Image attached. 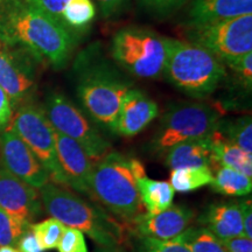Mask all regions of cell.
<instances>
[{
    "label": "cell",
    "instance_id": "8d00e7d4",
    "mask_svg": "<svg viewBox=\"0 0 252 252\" xmlns=\"http://www.w3.org/2000/svg\"><path fill=\"white\" fill-rule=\"evenodd\" d=\"M12 116H13V108H12L11 102L5 91L0 88V130L7 127Z\"/></svg>",
    "mask_w": 252,
    "mask_h": 252
},
{
    "label": "cell",
    "instance_id": "6da1fadb",
    "mask_svg": "<svg viewBox=\"0 0 252 252\" xmlns=\"http://www.w3.org/2000/svg\"><path fill=\"white\" fill-rule=\"evenodd\" d=\"M77 36L25 0H6L0 7V42L26 50L39 63L64 68L77 45Z\"/></svg>",
    "mask_w": 252,
    "mask_h": 252
},
{
    "label": "cell",
    "instance_id": "9a60e30c",
    "mask_svg": "<svg viewBox=\"0 0 252 252\" xmlns=\"http://www.w3.org/2000/svg\"><path fill=\"white\" fill-rule=\"evenodd\" d=\"M0 208L32 224L42 212V202L36 188L0 166Z\"/></svg>",
    "mask_w": 252,
    "mask_h": 252
},
{
    "label": "cell",
    "instance_id": "30bf717a",
    "mask_svg": "<svg viewBox=\"0 0 252 252\" xmlns=\"http://www.w3.org/2000/svg\"><path fill=\"white\" fill-rule=\"evenodd\" d=\"M188 41L202 46L223 63L252 53V14L189 28Z\"/></svg>",
    "mask_w": 252,
    "mask_h": 252
},
{
    "label": "cell",
    "instance_id": "52a82bcc",
    "mask_svg": "<svg viewBox=\"0 0 252 252\" xmlns=\"http://www.w3.org/2000/svg\"><path fill=\"white\" fill-rule=\"evenodd\" d=\"M222 118V112L206 103L181 102L173 104L160 119L153 135L152 150L162 154L186 140L213 135Z\"/></svg>",
    "mask_w": 252,
    "mask_h": 252
},
{
    "label": "cell",
    "instance_id": "603a6c76",
    "mask_svg": "<svg viewBox=\"0 0 252 252\" xmlns=\"http://www.w3.org/2000/svg\"><path fill=\"white\" fill-rule=\"evenodd\" d=\"M96 6L93 0H70L63 9L61 23L80 35L81 32L87 31L96 18Z\"/></svg>",
    "mask_w": 252,
    "mask_h": 252
},
{
    "label": "cell",
    "instance_id": "ffe728a7",
    "mask_svg": "<svg viewBox=\"0 0 252 252\" xmlns=\"http://www.w3.org/2000/svg\"><path fill=\"white\" fill-rule=\"evenodd\" d=\"M166 165L169 169L202 168L212 166V135L201 139L186 140L166 152Z\"/></svg>",
    "mask_w": 252,
    "mask_h": 252
},
{
    "label": "cell",
    "instance_id": "7402d4cb",
    "mask_svg": "<svg viewBox=\"0 0 252 252\" xmlns=\"http://www.w3.org/2000/svg\"><path fill=\"white\" fill-rule=\"evenodd\" d=\"M212 172L210 185L217 193L226 196H244L251 193L252 180L249 176L223 166H214Z\"/></svg>",
    "mask_w": 252,
    "mask_h": 252
},
{
    "label": "cell",
    "instance_id": "4316f807",
    "mask_svg": "<svg viewBox=\"0 0 252 252\" xmlns=\"http://www.w3.org/2000/svg\"><path fill=\"white\" fill-rule=\"evenodd\" d=\"M31 223L11 215L0 208V247L11 245L13 247L18 243L19 238L28 229H31Z\"/></svg>",
    "mask_w": 252,
    "mask_h": 252
},
{
    "label": "cell",
    "instance_id": "1f68e13d",
    "mask_svg": "<svg viewBox=\"0 0 252 252\" xmlns=\"http://www.w3.org/2000/svg\"><path fill=\"white\" fill-rule=\"evenodd\" d=\"M234 71L235 76L237 77L238 83L244 89L250 91L252 87V53L245 54L242 58H238L232 61L224 63Z\"/></svg>",
    "mask_w": 252,
    "mask_h": 252
},
{
    "label": "cell",
    "instance_id": "5b68a950",
    "mask_svg": "<svg viewBox=\"0 0 252 252\" xmlns=\"http://www.w3.org/2000/svg\"><path fill=\"white\" fill-rule=\"evenodd\" d=\"M131 160L122 153H108L94 165L90 180L91 197L126 223L145 210Z\"/></svg>",
    "mask_w": 252,
    "mask_h": 252
},
{
    "label": "cell",
    "instance_id": "e575fe53",
    "mask_svg": "<svg viewBox=\"0 0 252 252\" xmlns=\"http://www.w3.org/2000/svg\"><path fill=\"white\" fill-rule=\"evenodd\" d=\"M226 252H252V239L241 235L222 241Z\"/></svg>",
    "mask_w": 252,
    "mask_h": 252
},
{
    "label": "cell",
    "instance_id": "d6a6232c",
    "mask_svg": "<svg viewBox=\"0 0 252 252\" xmlns=\"http://www.w3.org/2000/svg\"><path fill=\"white\" fill-rule=\"evenodd\" d=\"M70 0H25L28 5L61 23L63 9ZM62 24V23H61Z\"/></svg>",
    "mask_w": 252,
    "mask_h": 252
},
{
    "label": "cell",
    "instance_id": "4fadbf2b",
    "mask_svg": "<svg viewBox=\"0 0 252 252\" xmlns=\"http://www.w3.org/2000/svg\"><path fill=\"white\" fill-rule=\"evenodd\" d=\"M195 212L186 206H171L158 214L143 213L127 223L132 235L168 241L189 228Z\"/></svg>",
    "mask_w": 252,
    "mask_h": 252
},
{
    "label": "cell",
    "instance_id": "3957f363",
    "mask_svg": "<svg viewBox=\"0 0 252 252\" xmlns=\"http://www.w3.org/2000/svg\"><path fill=\"white\" fill-rule=\"evenodd\" d=\"M40 198L53 219L87 234L99 247H118L124 242L122 224L68 187L48 182L40 188Z\"/></svg>",
    "mask_w": 252,
    "mask_h": 252
},
{
    "label": "cell",
    "instance_id": "8fae6325",
    "mask_svg": "<svg viewBox=\"0 0 252 252\" xmlns=\"http://www.w3.org/2000/svg\"><path fill=\"white\" fill-rule=\"evenodd\" d=\"M36 63L26 50L0 42V88L12 108L32 103L36 90Z\"/></svg>",
    "mask_w": 252,
    "mask_h": 252
},
{
    "label": "cell",
    "instance_id": "f35d334b",
    "mask_svg": "<svg viewBox=\"0 0 252 252\" xmlns=\"http://www.w3.org/2000/svg\"><path fill=\"white\" fill-rule=\"evenodd\" d=\"M94 252H124L118 247H98Z\"/></svg>",
    "mask_w": 252,
    "mask_h": 252
},
{
    "label": "cell",
    "instance_id": "74e56055",
    "mask_svg": "<svg viewBox=\"0 0 252 252\" xmlns=\"http://www.w3.org/2000/svg\"><path fill=\"white\" fill-rule=\"evenodd\" d=\"M243 220V235L252 239V203L251 200H243L239 202Z\"/></svg>",
    "mask_w": 252,
    "mask_h": 252
},
{
    "label": "cell",
    "instance_id": "cb8c5ba5",
    "mask_svg": "<svg viewBox=\"0 0 252 252\" xmlns=\"http://www.w3.org/2000/svg\"><path fill=\"white\" fill-rule=\"evenodd\" d=\"M173 239L184 244L190 252H226L222 241L206 226L187 228Z\"/></svg>",
    "mask_w": 252,
    "mask_h": 252
},
{
    "label": "cell",
    "instance_id": "44dd1931",
    "mask_svg": "<svg viewBox=\"0 0 252 252\" xmlns=\"http://www.w3.org/2000/svg\"><path fill=\"white\" fill-rule=\"evenodd\" d=\"M223 166L235 169L242 174L252 176V154L247 153L237 145L225 139L215 131L212 135V166Z\"/></svg>",
    "mask_w": 252,
    "mask_h": 252
},
{
    "label": "cell",
    "instance_id": "9c48e42d",
    "mask_svg": "<svg viewBox=\"0 0 252 252\" xmlns=\"http://www.w3.org/2000/svg\"><path fill=\"white\" fill-rule=\"evenodd\" d=\"M56 132L67 135L83 147L91 160L109 153L111 145L87 117V113L61 93H49L43 108Z\"/></svg>",
    "mask_w": 252,
    "mask_h": 252
},
{
    "label": "cell",
    "instance_id": "ab89813d",
    "mask_svg": "<svg viewBox=\"0 0 252 252\" xmlns=\"http://www.w3.org/2000/svg\"><path fill=\"white\" fill-rule=\"evenodd\" d=\"M0 252H19L17 248L11 247V245H2L0 247Z\"/></svg>",
    "mask_w": 252,
    "mask_h": 252
},
{
    "label": "cell",
    "instance_id": "ba28073f",
    "mask_svg": "<svg viewBox=\"0 0 252 252\" xmlns=\"http://www.w3.org/2000/svg\"><path fill=\"white\" fill-rule=\"evenodd\" d=\"M7 127L35 154L48 172L50 182L69 188L68 180L63 174L56 156L55 130L42 108L33 103L19 106Z\"/></svg>",
    "mask_w": 252,
    "mask_h": 252
},
{
    "label": "cell",
    "instance_id": "d6986e66",
    "mask_svg": "<svg viewBox=\"0 0 252 252\" xmlns=\"http://www.w3.org/2000/svg\"><path fill=\"white\" fill-rule=\"evenodd\" d=\"M132 168L137 180V188L144 208L150 214H158L172 206L175 190L167 181L152 180L138 159H132Z\"/></svg>",
    "mask_w": 252,
    "mask_h": 252
},
{
    "label": "cell",
    "instance_id": "277c9868",
    "mask_svg": "<svg viewBox=\"0 0 252 252\" xmlns=\"http://www.w3.org/2000/svg\"><path fill=\"white\" fill-rule=\"evenodd\" d=\"M163 75L195 99L210 96L226 77L225 64L213 53L190 41L168 39Z\"/></svg>",
    "mask_w": 252,
    "mask_h": 252
},
{
    "label": "cell",
    "instance_id": "484cf974",
    "mask_svg": "<svg viewBox=\"0 0 252 252\" xmlns=\"http://www.w3.org/2000/svg\"><path fill=\"white\" fill-rule=\"evenodd\" d=\"M216 131L247 153L252 154V122L250 116L230 122L220 121Z\"/></svg>",
    "mask_w": 252,
    "mask_h": 252
},
{
    "label": "cell",
    "instance_id": "836d02e7",
    "mask_svg": "<svg viewBox=\"0 0 252 252\" xmlns=\"http://www.w3.org/2000/svg\"><path fill=\"white\" fill-rule=\"evenodd\" d=\"M131 0H96L100 15L104 19H111L124 13L130 6Z\"/></svg>",
    "mask_w": 252,
    "mask_h": 252
},
{
    "label": "cell",
    "instance_id": "60d3db41",
    "mask_svg": "<svg viewBox=\"0 0 252 252\" xmlns=\"http://www.w3.org/2000/svg\"><path fill=\"white\" fill-rule=\"evenodd\" d=\"M5 1H6V0H0V7H1V6L5 4Z\"/></svg>",
    "mask_w": 252,
    "mask_h": 252
},
{
    "label": "cell",
    "instance_id": "d590c367",
    "mask_svg": "<svg viewBox=\"0 0 252 252\" xmlns=\"http://www.w3.org/2000/svg\"><path fill=\"white\" fill-rule=\"evenodd\" d=\"M17 245L19 252H45L31 229L19 238Z\"/></svg>",
    "mask_w": 252,
    "mask_h": 252
},
{
    "label": "cell",
    "instance_id": "4dcf8cb0",
    "mask_svg": "<svg viewBox=\"0 0 252 252\" xmlns=\"http://www.w3.org/2000/svg\"><path fill=\"white\" fill-rule=\"evenodd\" d=\"M56 248L59 252H88L83 232L69 226H64L63 235Z\"/></svg>",
    "mask_w": 252,
    "mask_h": 252
},
{
    "label": "cell",
    "instance_id": "8992f818",
    "mask_svg": "<svg viewBox=\"0 0 252 252\" xmlns=\"http://www.w3.org/2000/svg\"><path fill=\"white\" fill-rule=\"evenodd\" d=\"M167 41L168 37L150 28L128 26L113 35L110 52L123 71L143 80H156L165 71Z\"/></svg>",
    "mask_w": 252,
    "mask_h": 252
},
{
    "label": "cell",
    "instance_id": "83f0119b",
    "mask_svg": "<svg viewBox=\"0 0 252 252\" xmlns=\"http://www.w3.org/2000/svg\"><path fill=\"white\" fill-rule=\"evenodd\" d=\"M31 230L39 242L43 250H52L58 247L60 239L63 235V230L64 225L58 220L47 219L42 222L35 223V224L31 225Z\"/></svg>",
    "mask_w": 252,
    "mask_h": 252
},
{
    "label": "cell",
    "instance_id": "7c38bea8",
    "mask_svg": "<svg viewBox=\"0 0 252 252\" xmlns=\"http://www.w3.org/2000/svg\"><path fill=\"white\" fill-rule=\"evenodd\" d=\"M0 162L14 176L40 189L49 182L48 172L13 131L7 127L0 134Z\"/></svg>",
    "mask_w": 252,
    "mask_h": 252
},
{
    "label": "cell",
    "instance_id": "5bb4252c",
    "mask_svg": "<svg viewBox=\"0 0 252 252\" xmlns=\"http://www.w3.org/2000/svg\"><path fill=\"white\" fill-rule=\"evenodd\" d=\"M55 149L59 165L68 180L69 188L91 197L90 180L94 163L77 141L55 131Z\"/></svg>",
    "mask_w": 252,
    "mask_h": 252
},
{
    "label": "cell",
    "instance_id": "ac0fdd59",
    "mask_svg": "<svg viewBox=\"0 0 252 252\" xmlns=\"http://www.w3.org/2000/svg\"><path fill=\"white\" fill-rule=\"evenodd\" d=\"M198 222L220 241L243 235V220L239 202H219L208 207Z\"/></svg>",
    "mask_w": 252,
    "mask_h": 252
},
{
    "label": "cell",
    "instance_id": "2e32d148",
    "mask_svg": "<svg viewBox=\"0 0 252 252\" xmlns=\"http://www.w3.org/2000/svg\"><path fill=\"white\" fill-rule=\"evenodd\" d=\"M159 115V106L146 93L131 88L123 98L116 132L123 137H133L152 123Z\"/></svg>",
    "mask_w": 252,
    "mask_h": 252
},
{
    "label": "cell",
    "instance_id": "e0dca14e",
    "mask_svg": "<svg viewBox=\"0 0 252 252\" xmlns=\"http://www.w3.org/2000/svg\"><path fill=\"white\" fill-rule=\"evenodd\" d=\"M252 14V0H190L188 28L206 26Z\"/></svg>",
    "mask_w": 252,
    "mask_h": 252
},
{
    "label": "cell",
    "instance_id": "7a4b0ae2",
    "mask_svg": "<svg viewBox=\"0 0 252 252\" xmlns=\"http://www.w3.org/2000/svg\"><path fill=\"white\" fill-rule=\"evenodd\" d=\"M74 74L77 97L87 115L96 124L116 132L123 98L132 88L130 77L104 58L98 46L81 53L74 63Z\"/></svg>",
    "mask_w": 252,
    "mask_h": 252
},
{
    "label": "cell",
    "instance_id": "f1b7e54d",
    "mask_svg": "<svg viewBox=\"0 0 252 252\" xmlns=\"http://www.w3.org/2000/svg\"><path fill=\"white\" fill-rule=\"evenodd\" d=\"M133 252H190L175 239L161 241L152 237L134 236Z\"/></svg>",
    "mask_w": 252,
    "mask_h": 252
},
{
    "label": "cell",
    "instance_id": "f546056e",
    "mask_svg": "<svg viewBox=\"0 0 252 252\" xmlns=\"http://www.w3.org/2000/svg\"><path fill=\"white\" fill-rule=\"evenodd\" d=\"M190 0H138L147 13L157 18H167L174 14Z\"/></svg>",
    "mask_w": 252,
    "mask_h": 252
},
{
    "label": "cell",
    "instance_id": "d4e9b609",
    "mask_svg": "<svg viewBox=\"0 0 252 252\" xmlns=\"http://www.w3.org/2000/svg\"><path fill=\"white\" fill-rule=\"evenodd\" d=\"M213 172L208 167L202 168L173 169L169 176V184L175 191L188 193L212 184Z\"/></svg>",
    "mask_w": 252,
    "mask_h": 252
}]
</instances>
